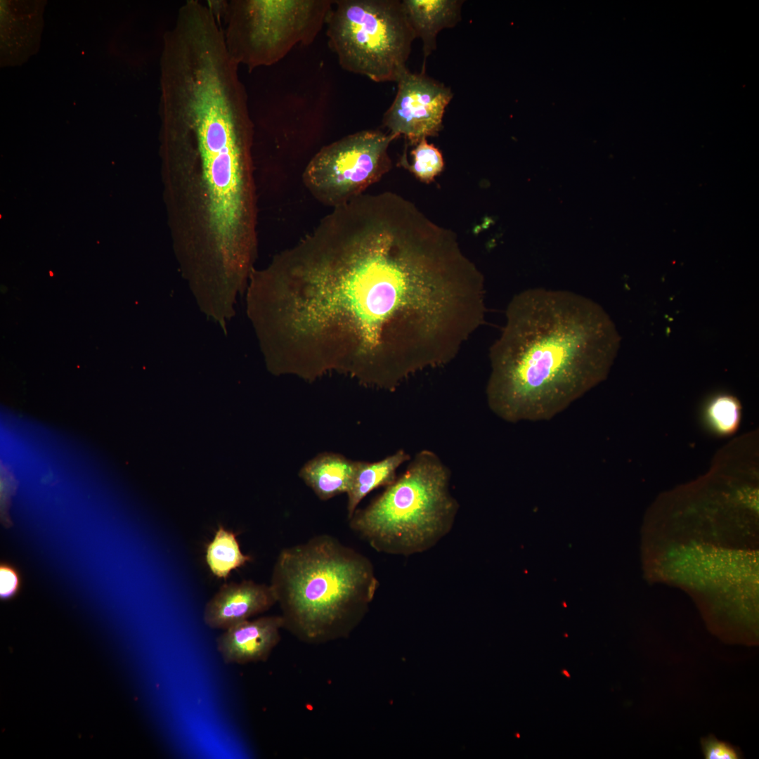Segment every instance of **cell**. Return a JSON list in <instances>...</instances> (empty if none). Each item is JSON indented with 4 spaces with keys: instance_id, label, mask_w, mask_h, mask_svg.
<instances>
[{
    "instance_id": "cell-6",
    "label": "cell",
    "mask_w": 759,
    "mask_h": 759,
    "mask_svg": "<svg viewBox=\"0 0 759 759\" xmlns=\"http://www.w3.org/2000/svg\"><path fill=\"white\" fill-rule=\"evenodd\" d=\"M330 0H237L222 3L227 49L249 69L273 65L321 30Z\"/></svg>"
},
{
    "instance_id": "cell-14",
    "label": "cell",
    "mask_w": 759,
    "mask_h": 759,
    "mask_svg": "<svg viewBox=\"0 0 759 759\" xmlns=\"http://www.w3.org/2000/svg\"><path fill=\"white\" fill-rule=\"evenodd\" d=\"M205 560L215 576L226 578L232 571L250 562L252 557L242 553L234 533L219 526L207 547Z\"/></svg>"
},
{
    "instance_id": "cell-16",
    "label": "cell",
    "mask_w": 759,
    "mask_h": 759,
    "mask_svg": "<svg viewBox=\"0 0 759 759\" xmlns=\"http://www.w3.org/2000/svg\"><path fill=\"white\" fill-rule=\"evenodd\" d=\"M706 415L711 427L717 433H732L739 423V404L731 396H719L710 403Z\"/></svg>"
},
{
    "instance_id": "cell-11",
    "label": "cell",
    "mask_w": 759,
    "mask_h": 759,
    "mask_svg": "<svg viewBox=\"0 0 759 759\" xmlns=\"http://www.w3.org/2000/svg\"><path fill=\"white\" fill-rule=\"evenodd\" d=\"M460 0H403V10L415 34L422 42L424 60L436 48V37L461 20Z\"/></svg>"
},
{
    "instance_id": "cell-2",
    "label": "cell",
    "mask_w": 759,
    "mask_h": 759,
    "mask_svg": "<svg viewBox=\"0 0 759 759\" xmlns=\"http://www.w3.org/2000/svg\"><path fill=\"white\" fill-rule=\"evenodd\" d=\"M489 351L490 410L512 423L549 420L603 381L621 337L604 309L567 291L528 289L510 301Z\"/></svg>"
},
{
    "instance_id": "cell-18",
    "label": "cell",
    "mask_w": 759,
    "mask_h": 759,
    "mask_svg": "<svg viewBox=\"0 0 759 759\" xmlns=\"http://www.w3.org/2000/svg\"><path fill=\"white\" fill-rule=\"evenodd\" d=\"M22 576L13 564L1 562L0 564V598L9 600L17 595L22 587Z\"/></svg>"
},
{
    "instance_id": "cell-7",
    "label": "cell",
    "mask_w": 759,
    "mask_h": 759,
    "mask_svg": "<svg viewBox=\"0 0 759 759\" xmlns=\"http://www.w3.org/2000/svg\"><path fill=\"white\" fill-rule=\"evenodd\" d=\"M398 136L379 130L358 131L322 148L303 173L307 189L332 208L361 195L389 171L388 148Z\"/></svg>"
},
{
    "instance_id": "cell-15",
    "label": "cell",
    "mask_w": 759,
    "mask_h": 759,
    "mask_svg": "<svg viewBox=\"0 0 759 759\" xmlns=\"http://www.w3.org/2000/svg\"><path fill=\"white\" fill-rule=\"evenodd\" d=\"M410 152L413 163L403 164L416 178L424 183H429L439 175L444 167V161L439 150L433 144L422 138Z\"/></svg>"
},
{
    "instance_id": "cell-4",
    "label": "cell",
    "mask_w": 759,
    "mask_h": 759,
    "mask_svg": "<svg viewBox=\"0 0 759 759\" xmlns=\"http://www.w3.org/2000/svg\"><path fill=\"white\" fill-rule=\"evenodd\" d=\"M450 476L436 453L418 451L399 477L355 511L350 528L379 552L409 556L429 550L450 532L458 514Z\"/></svg>"
},
{
    "instance_id": "cell-17",
    "label": "cell",
    "mask_w": 759,
    "mask_h": 759,
    "mask_svg": "<svg viewBox=\"0 0 759 759\" xmlns=\"http://www.w3.org/2000/svg\"><path fill=\"white\" fill-rule=\"evenodd\" d=\"M706 759H739L742 755L739 749L731 744L720 741L713 735L703 737L700 741Z\"/></svg>"
},
{
    "instance_id": "cell-13",
    "label": "cell",
    "mask_w": 759,
    "mask_h": 759,
    "mask_svg": "<svg viewBox=\"0 0 759 759\" xmlns=\"http://www.w3.org/2000/svg\"><path fill=\"white\" fill-rule=\"evenodd\" d=\"M411 456L403 449L376 462L356 461L354 474L347 495V514L350 519L361 500L373 490L388 486L396 479V471L409 462Z\"/></svg>"
},
{
    "instance_id": "cell-10",
    "label": "cell",
    "mask_w": 759,
    "mask_h": 759,
    "mask_svg": "<svg viewBox=\"0 0 759 759\" xmlns=\"http://www.w3.org/2000/svg\"><path fill=\"white\" fill-rule=\"evenodd\" d=\"M281 616L247 620L224 630L216 639L223 663L244 665L266 661L280 640Z\"/></svg>"
},
{
    "instance_id": "cell-5",
    "label": "cell",
    "mask_w": 759,
    "mask_h": 759,
    "mask_svg": "<svg viewBox=\"0 0 759 759\" xmlns=\"http://www.w3.org/2000/svg\"><path fill=\"white\" fill-rule=\"evenodd\" d=\"M327 36L340 66L374 82H397L416 38L401 1H333Z\"/></svg>"
},
{
    "instance_id": "cell-1",
    "label": "cell",
    "mask_w": 759,
    "mask_h": 759,
    "mask_svg": "<svg viewBox=\"0 0 759 759\" xmlns=\"http://www.w3.org/2000/svg\"><path fill=\"white\" fill-rule=\"evenodd\" d=\"M393 195L332 208L266 268L262 312L273 356L288 375L330 372L384 390L406 302Z\"/></svg>"
},
{
    "instance_id": "cell-9",
    "label": "cell",
    "mask_w": 759,
    "mask_h": 759,
    "mask_svg": "<svg viewBox=\"0 0 759 759\" xmlns=\"http://www.w3.org/2000/svg\"><path fill=\"white\" fill-rule=\"evenodd\" d=\"M277 603L270 585L244 580L222 585L205 604L203 621L212 629L226 630L264 613Z\"/></svg>"
},
{
    "instance_id": "cell-8",
    "label": "cell",
    "mask_w": 759,
    "mask_h": 759,
    "mask_svg": "<svg viewBox=\"0 0 759 759\" xmlns=\"http://www.w3.org/2000/svg\"><path fill=\"white\" fill-rule=\"evenodd\" d=\"M396 82V95L382 119L389 133L403 135L411 145L438 135L453 96L451 89L427 75L424 63L420 73L408 69Z\"/></svg>"
},
{
    "instance_id": "cell-12",
    "label": "cell",
    "mask_w": 759,
    "mask_h": 759,
    "mask_svg": "<svg viewBox=\"0 0 759 759\" xmlns=\"http://www.w3.org/2000/svg\"><path fill=\"white\" fill-rule=\"evenodd\" d=\"M356 461L338 453L324 452L306 462L299 477L321 500L346 493L352 481Z\"/></svg>"
},
{
    "instance_id": "cell-3",
    "label": "cell",
    "mask_w": 759,
    "mask_h": 759,
    "mask_svg": "<svg viewBox=\"0 0 759 759\" xmlns=\"http://www.w3.org/2000/svg\"><path fill=\"white\" fill-rule=\"evenodd\" d=\"M270 585L283 628L302 642L322 644L349 637L379 583L366 557L324 534L282 550Z\"/></svg>"
}]
</instances>
